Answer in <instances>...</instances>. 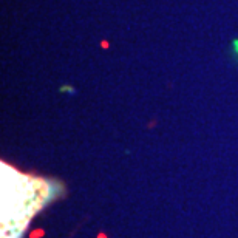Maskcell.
I'll list each match as a JSON object with an SVG mask.
<instances>
[{
	"label": "cell",
	"mask_w": 238,
	"mask_h": 238,
	"mask_svg": "<svg viewBox=\"0 0 238 238\" xmlns=\"http://www.w3.org/2000/svg\"><path fill=\"white\" fill-rule=\"evenodd\" d=\"M56 196L50 181L2 166V238H20L31 218Z\"/></svg>",
	"instance_id": "obj_1"
},
{
	"label": "cell",
	"mask_w": 238,
	"mask_h": 238,
	"mask_svg": "<svg viewBox=\"0 0 238 238\" xmlns=\"http://www.w3.org/2000/svg\"><path fill=\"white\" fill-rule=\"evenodd\" d=\"M230 51H232V56L234 59L238 62V37L232 40V43H230Z\"/></svg>",
	"instance_id": "obj_2"
}]
</instances>
